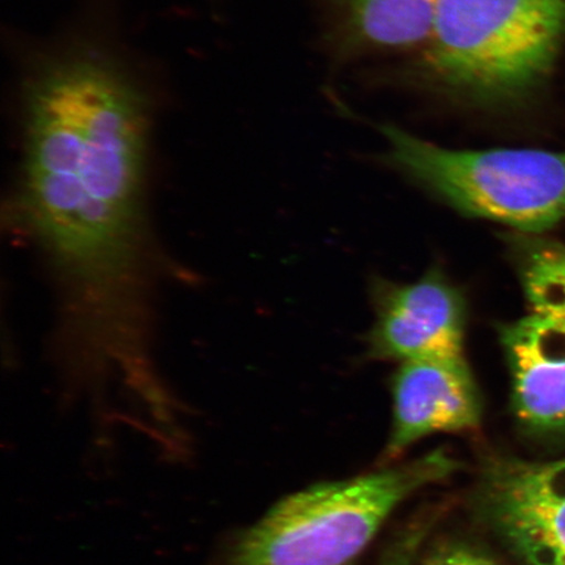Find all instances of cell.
Listing matches in <instances>:
<instances>
[{"label": "cell", "mask_w": 565, "mask_h": 565, "mask_svg": "<svg viewBox=\"0 0 565 565\" xmlns=\"http://www.w3.org/2000/svg\"><path fill=\"white\" fill-rule=\"evenodd\" d=\"M565 0H439L422 73L480 108L510 104L553 68Z\"/></svg>", "instance_id": "1"}, {"label": "cell", "mask_w": 565, "mask_h": 565, "mask_svg": "<svg viewBox=\"0 0 565 565\" xmlns=\"http://www.w3.org/2000/svg\"><path fill=\"white\" fill-rule=\"evenodd\" d=\"M458 469L448 451L289 494L242 535L230 565H352L413 493Z\"/></svg>", "instance_id": "2"}, {"label": "cell", "mask_w": 565, "mask_h": 565, "mask_svg": "<svg viewBox=\"0 0 565 565\" xmlns=\"http://www.w3.org/2000/svg\"><path fill=\"white\" fill-rule=\"evenodd\" d=\"M381 132L394 167L465 215L527 233L565 221V152L448 150L391 125Z\"/></svg>", "instance_id": "3"}, {"label": "cell", "mask_w": 565, "mask_h": 565, "mask_svg": "<svg viewBox=\"0 0 565 565\" xmlns=\"http://www.w3.org/2000/svg\"><path fill=\"white\" fill-rule=\"evenodd\" d=\"M483 518L524 565H565V457L494 458L479 490Z\"/></svg>", "instance_id": "4"}, {"label": "cell", "mask_w": 565, "mask_h": 565, "mask_svg": "<svg viewBox=\"0 0 565 565\" xmlns=\"http://www.w3.org/2000/svg\"><path fill=\"white\" fill-rule=\"evenodd\" d=\"M393 401L385 450L391 459L430 435L475 433L483 418L482 395L465 358L402 363L393 379Z\"/></svg>", "instance_id": "5"}, {"label": "cell", "mask_w": 565, "mask_h": 565, "mask_svg": "<svg viewBox=\"0 0 565 565\" xmlns=\"http://www.w3.org/2000/svg\"><path fill=\"white\" fill-rule=\"evenodd\" d=\"M465 328L462 294L440 271H430L385 295L371 334V352L401 363L463 358Z\"/></svg>", "instance_id": "6"}, {"label": "cell", "mask_w": 565, "mask_h": 565, "mask_svg": "<svg viewBox=\"0 0 565 565\" xmlns=\"http://www.w3.org/2000/svg\"><path fill=\"white\" fill-rule=\"evenodd\" d=\"M512 407L536 434L565 430V323L532 313L501 329Z\"/></svg>", "instance_id": "7"}, {"label": "cell", "mask_w": 565, "mask_h": 565, "mask_svg": "<svg viewBox=\"0 0 565 565\" xmlns=\"http://www.w3.org/2000/svg\"><path fill=\"white\" fill-rule=\"evenodd\" d=\"M439 0H335L339 32L355 51L427 44Z\"/></svg>", "instance_id": "8"}, {"label": "cell", "mask_w": 565, "mask_h": 565, "mask_svg": "<svg viewBox=\"0 0 565 565\" xmlns=\"http://www.w3.org/2000/svg\"><path fill=\"white\" fill-rule=\"evenodd\" d=\"M519 242V273L532 313L565 323V245L539 238Z\"/></svg>", "instance_id": "9"}, {"label": "cell", "mask_w": 565, "mask_h": 565, "mask_svg": "<svg viewBox=\"0 0 565 565\" xmlns=\"http://www.w3.org/2000/svg\"><path fill=\"white\" fill-rule=\"evenodd\" d=\"M426 565H499V563L477 548L448 545L436 550Z\"/></svg>", "instance_id": "10"}, {"label": "cell", "mask_w": 565, "mask_h": 565, "mask_svg": "<svg viewBox=\"0 0 565 565\" xmlns=\"http://www.w3.org/2000/svg\"><path fill=\"white\" fill-rule=\"evenodd\" d=\"M424 539V530L420 526L408 529L401 539L387 551L381 565H414L415 555Z\"/></svg>", "instance_id": "11"}]
</instances>
